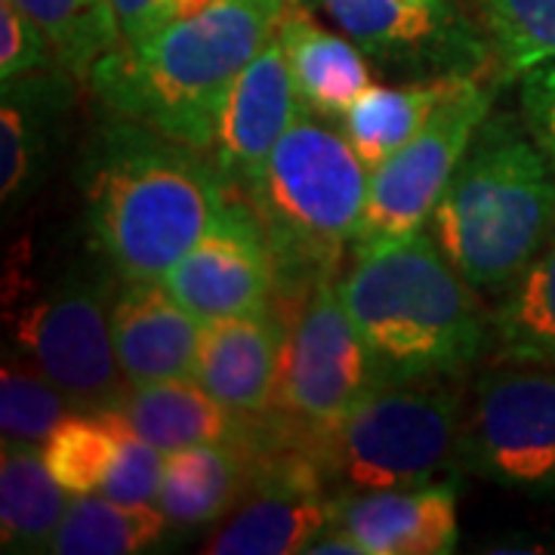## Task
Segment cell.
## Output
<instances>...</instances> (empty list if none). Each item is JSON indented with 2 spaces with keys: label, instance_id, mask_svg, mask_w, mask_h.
I'll return each mask as SVG.
<instances>
[{
  "label": "cell",
  "instance_id": "obj_33",
  "mask_svg": "<svg viewBox=\"0 0 555 555\" xmlns=\"http://www.w3.org/2000/svg\"><path fill=\"white\" fill-rule=\"evenodd\" d=\"M521 112L534 142L555 164V60L521 75Z\"/></svg>",
  "mask_w": 555,
  "mask_h": 555
},
{
  "label": "cell",
  "instance_id": "obj_14",
  "mask_svg": "<svg viewBox=\"0 0 555 555\" xmlns=\"http://www.w3.org/2000/svg\"><path fill=\"white\" fill-rule=\"evenodd\" d=\"M302 108L284 43L275 35L247 62L225 96L214 142L219 173L244 189Z\"/></svg>",
  "mask_w": 555,
  "mask_h": 555
},
{
  "label": "cell",
  "instance_id": "obj_16",
  "mask_svg": "<svg viewBox=\"0 0 555 555\" xmlns=\"http://www.w3.org/2000/svg\"><path fill=\"white\" fill-rule=\"evenodd\" d=\"M204 321L164 281H124L112 302V337L127 386L192 377Z\"/></svg>",
  "mask_w": 555,
  "mask_h": 555
},
{
  "label": "cell",
  "instance_id": "obj_29",
  "mask_svg": "<svg viewBox=\"0 0 555 555\" xmlns=\"http://www.w3.org/2000/svg\"><path fill=\"white\" fill-rule=\"evenodd\" d=\"M38 87L28 80H13L3 87L0 105V195L10 204L25 192L35 177L40 145H43V124L47 118L38 108Z\"/></svg>",
  "mask_w": 555,
  "mask_h": 555
},
{
  "label": "cell",
  "instance_id": "obj_2",
  "mask_svg": "<svg viewBox=\"0 0 555 555\" xmlns=\"http://www.w3.org/2000/svg\"><path fill=\"white\" fill-rule=\"evenodd\" d=\"M287 10V0H210L152 38L118 43L87 80L118 118L207 152L232 83L275 38Z\"/></svg>",
  "mask_w": 555,
  "mask_h": 555
},
{
  "label": "cell",
  "instance_id": "obj_18",
  "mask_svg": "<svg viewBox=\"0 0 555 555\" xmlns=\"http://www.w3.org/2000/svg\"><path fill=\"white\" fill-rule=\"evenodd\" d=\"M108 408L164 454L192 444H269V438L250 429V420L257 416L235 414L195 377L130 386V392Z\"/></svg>",
  "mask_w": 555,
  "mask_h": 555
},
{
  "label": "cell",
  "instance_id": "obj_24",
  "mask_svg": "<svg viewBox=\"0 0 555 555\" xmlns=\"http://www.w3.org/2000/svg\"><path fill=\"white\" fill-rule=\"evenodd\" d=\"M491 331L500 361L555 367V238L509 284Z\"/></svg>",
  "mask_w": 555,
  "mask_h": 555
},
{
  "label": "cell",
  "instance_id": "obj_26",
  "mask_svg": "<svg viewBox=\"0 0 555 555\" xmlns=\"http://www.w3.org/2000/svg\"><path fill=\"white\" fill-rule=\"evenodd\" d=\"M43 28L65 72L90 78L96 62L120 43L112 0H13Z\"/></svg>",
  "mask_w": 555,
  "mask_h": 555
},
{
  "label": "cell",
  "instance_id": "obj_28",
  "mask_svg": "<svg viewBox=\"0 0 555 555\" xmlns=\"http://www.w3.org/2000/svg\"><path fill=\"white\" fill-rule=\"evenodd\" d=\"M506 75L555 60V0H478Z\"/></svg>",
  "mask_w": 555,
  "mask_h": 555
},
{
  "label": "cell",
  "instance_id": "obj_31",
  "mask_svg": "<svg viewBox=\"0 0 555 555\" xmlns=\"http://www.w3.org/2000/svg\"><path fill=\"white\" fill-rule=\"evenodd\" d=\"M60 62L56 47L38 22L22 13L13 0H0V80L3 87L22 78H38L40 72Z\"/></svg>",
  "mask_w": 555,
  "mask_h": 555
},
{
  "label": "cell",
  "instance_id": "obj_6",
  "mask_svg": "<svg viewBox=\"0 0 555 555\" xmlns=\"http://www.w3.org/2000/svg\"><path fill=\"white\" fill-rule=\"evenodd\" d=\"M451 377L379 383L318 444L327 473L352 491L416 488L463 469V396Z\"/></svg>",
  "mask_w": 555,
  "mask_h": 555
},
{
  "label": "cell",
  "instance_id": "obj_5",
  "mask_svg": "<svg viewBox=\"0 0 555 555\" xmlns=\"http://www.w3.org/2000/svg\"><path fill=\"white\" fill-rule=\"evenodd\" d=\"M371 173L343 130L321 124L309 108L299 112L244 185L281 275L299 284L331 278L343 250L358 238Z\"/></svg>",
  "mask_w": 555,
  "mask_h": 555
},
{
  "label": "cell",
  "instance_id": "obj_8",
  "mask_svg": "<svg viewBox=\"0 0 555 555\" xmlns=\"http://www.w3.org/2000/svg\"><path fill=\"white\" fill-rule=\"evenodd\" d=\"M463 469L531 496L555 494V367L500 361L463 426Z\"/></svg>",
  "mask_w": 555,
  "mask_h": 555
},
{
  "label": "cell",
  "instance_id": "obj_1",
  "mask_svg": "<svg viewBox=\"0 0 555 555\" xmlns=\"http://www.w3.org/2000/svg\"><path fill=\"white\" fill-rule=\"evenodd\" d=\"M87 229L120 281H160L225 207V177L201 149L118 118L93 142L87 173Z\"/></svg>",
  "mask_w": 555,
  "mask_h": 555
},
{
  "label": "cell",
  "instance_id": "obj_23",
  "mask_svg": "<svg viewBox=\"0 0 555 555\" xmlns=\"http://www.w3.org/2000/svg\"><path fill=\"white\" fill-rule=\"evenodd\" d=\"M170 528L158 503H120L105 494L72 496L68 513L50 543L56 555L145 553Z\"/></svg>",
  "mask_w": 555,
  "mask_h": 555
},
{
  "label": "cell",
  "instance_id": "obj_7",
  "mask_svg": "<svg viewBox=\"0 0 555 555\" xmlns=\"http://www.w3.org/2000/svg\"><path fill=\"white\" fill-rule=\"evenodd\" d=\"M377 386L371 352L339 287L331 278H318L306 287V302L287 324L281 349L272 404V414L284 423L278 438L294 436L315 454L318 444Z\"/></svg>",
  "mask_w": 555,
  "mask_h": 555
},
{
  "label": "cell",
  "instance_id": "obj_4",
  "mask_svg": "<svg viewBox=\"0 0 555 555\" xmlns=\"http://www.w3.org/2000/svg\"><path fill=\"white\" fill-rule=\"evenodd\" d=\"M433 238L476 291H503L555 238L550 158L509 120L478 127L433 210Z\"/></svg>",
  "mask_w": 555,
  "mask_h": 555
},
{
  "label": "cell",
  "instance_id": "obj_10",
  "mask_svg": "<svg viewBox=\"0 0 555 555\" xmlns=\"http://www.w3.org/2000/svg\"><path fill=\"white\" fill-rule=\"evenodd\" d=\"M488 112L491 93L478 78H469L451 100L438 105L429 124L404 149L379 164L371 173L356 250L423 232Z\"/></svg>",
  "mask_w": 555,
  "mask_h": 555
},
{
  "label": "cell",
  "instance_id": "obj_32",
  "mask_svg": "<svg viewBox=\"0 0 555 555\" xmlns=\"http://www.w3.org/2000/svg\"><path fill=\"white\" fill-rule=\"evenodd\" d=\"M210 0H112L120 25V43H139L155 31L201 13Z\"/></svg>",
  "mask_w": 555,
  "mask_h": 555
},
{
  "label": "cell",
  "instance_id": "obj_13",
  "mask_svg": "<svg viewBox=\"0 0 555 555\" xmlns=\"http://www.w3.org/2000/svg\"><path fill=\"white\" fill-rule=\"evenodd\" d=\"M278 259L250 201L229 198L198 244L160 278L164 287L204 324L217 318L269 312Z\"/></svg>",
  "mask_w": 555,
  "mask_h": 555
},
{
  "label": "cell",
  "instance_id": "obj_9",
  "mask_svg": "<svg viewBox=\"0 0 555 555\" xmlns=\"http://www.w3.org/2000/svg\"><path fill=\"white\" fill-rule=\"evenodd\" d=\"M13 339L75 404L108 408L124 392L112 337L108 278L68 272L13 318Z\"/></svg>",
  "mask_w": 555,
  "mask_h": 555
},
{
  "label": "cell",
  "instance_id": "obj_17",
  "mask_svg": "<svg viewBox=\"0 0 555 555\" xmlns=\"http://www.w3.org/2000/svg\"><path fill=\"white\" fill-rule=\"evenodd\" d=\"M284 337L287 324L272 309L207 321L192 377L235 414H272Z\"/></svg>",
  "mask_w": 555,
  "mask_h": 555
},
{
  "label": "cell",
  "instance_id": "obj_11",
  "mask_svg": "<svg viewBox=\"0 0 555 555\" xmlns=\"http://www.w3.org/2000/svg\"><path fill=\"white\" fill-rule=\"evenodd\" d=\"M321 460L299 444H266L254 454L247 488L229 521L210 537L214 555L306 553L337 516Z\"/></svg>",
  "mask_w": 555,
  "mask_h": 555
},
{
  "label": "cell",
  "instance_id": "obj_34",
  "mask_svg": "<svg viewBox=\"0 0 555 555\" xmlns=\"http://www.w3.org/2000/svg\"><path fill=\"white\" fill-rule=\"evenodd\" d=\"M287 3H291V7H302V0H287Z\"/></svg>",
  "mask_w": 555,
  "mask_h": 555
},
{
  "label": "cell",
  "instance_id": "obj_15",
  "mask_svg": "<svg viewBox=\"0 0 555 555\" xmlns=\"http://www.w3.org/2000/svg\"><path fill=\"white\" fill-rule=\"evenodd\" d=\"M334 525L364 555H448L456 546V478L339 496Z\"/></svg>",
  "mask_w": 555,
  "mask_h": 555
},
{
  "label": "cell",
  "instance_id": "obj_22",
  "mask_svg": "<svg viewBox=\"0 0 555 555\" xmlns=\"http://www.w3.org/2000/svg\"><path fill=\"white\" fill-rule=\"evenodd\" d=\"M72 494L47 469L40 448H10L0 456V531L7 553H50Z\"/></svg>",
  "mask_w": 555,
  "mask_h": 555
},
{
  "label": "cell",
  "instance_id": "obj_20",
  "mask_svg": "<svg viewBox=\"0 0 555 555\" xmlns=\"http://www.w3.org/2000/svg\"><path fill=\"white\" fill-rule=\"evenodd\" d=\"M254 444H192L164 454L158 506L170 528H204L238 506Z\"/></svg>",
  "mask_w": 555,
  "mask_h": 555
},
{
  "label": "cell",
  "instance_id": "obj_19",
  "mask_svg": "<svg viewBox=\"0 0 555 555\" xmlns=\"http://www.w3.org/2000/svg\"><path fill=\"white\" fill-rule=\"evenodd\" d=\"M299 102L318 118H343L374 83L364 50L346 35L321 28L302 7H291L278 28Z\"/></svg>",
  "mask_w": 555,
  "mask_h": 555
},
{
  "label": "cell",
  "instance_id": "obj_27",
  "mask_svg": "<svg viewBox=\"0 0 555 555\" xmlns=\"http://www.w3.org/2000/svg\"><path fill=\"white\" fill-rule=\"evenodd\" d=\"M72 398L50 377L25 361H7L0 371V429L10 448H43L65 416H72Z\"/></svg>",
  "mask_w": 555,
  "mask_h": 555
},
{
  "label": "cell",
  "instance_id": "obj_3",
  "mask_svg": "<svg viewBox=\"0 0 555 555\" xmlns=\"http://www.w3.org/2000/svg\"><path fill=\"white\" fill-rule=\"evenodd\" d=\"M337 287L379 383L456 377L481 356L476 287L426 232L356 250Z\"/></svg>",
  "mask_w": 555,
  "mask_h": 555
},
{
  "label": "cell",
  "instance_id": "obj_30",
  "mask_svg": "<svg viewBox=\"0 0 555 555\" xmlns=\"http://www.w3.org/2000/svg\"><path fill=\"white\" fill-rule=\"evenodd\" d=\"M112 414L118 416L115 408H108ZM120 423V451L112 473L105 478L100 494L120 500V503H158L160 478H164V451L155 448L152 441H145L137 436L124 420Z\"/></svg>",
  "mask_w": 555,
  "mask_h": 555
},
{
  "label": "cell",
  "instance_id": "obj_21",
  "mask_svg": "<svg viewBox=\"0 0 555 555\" xmlns=\"http://www.w3.org/2000/svg\"><path fill=\"white\" fill-rule=\"evenodd\" d=\"M466 80V75H441L404 87L371 83L339 118V130L346 133L358 158L371 170H377L383 160L392 158L398 149H404L429 124L438 105L451 100Z\"/></svg>",
  "mask_w": 555,
  "mask_h": 555
},
{
  "label": "cell",
  "instance_id": "obj_25",
  "mask_svg": "<svg viewBox=\"0 0 555 555\" xmlns=\"http://www.w3.org/2000/svg\"><path fill=\"white\" fill-rule=\"evenodd\" d=\"M120 451V423L108 408L72 414L40 448L47 469L72 496L96 494Z\"/></svg>",
  "mask_w": 555,
  "mask_h": 555
},
{
  "label": "cell",
  "instance_id": "obj_12",
  "mask_svg": "<svg viewBox=\"0 0 555 555\" xmlns=\"http://www.w3.org/2000/svg\"><path fill=\"white\" fill-rule=\"evenodd\" d=\"M321 10L386 68L420 78H476L488 47L454 0H318Z\"/></svg>",
  "mask_w": 555,
  "mask_h": 555
}]
</instances>
